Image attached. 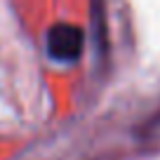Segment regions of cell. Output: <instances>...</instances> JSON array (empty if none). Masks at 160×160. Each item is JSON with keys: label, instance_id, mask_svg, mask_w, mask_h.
<instances>
[{"label": "cell", "instance_id": "obj_1", "mask_svg": "<svg viewBox=\"0 0 160 160\" xmlns=\"http://www.w3.org/2000/svg\"><path fill=\"white\" fill-rule=\"evenodd\" d=\"M47 52L54 61L61 64H73L82 54V45H85V31L75 24H54L47 31L45 38Z\"/></svg>", "mask_w": 160, "mask_h": 160}]
</instances>
